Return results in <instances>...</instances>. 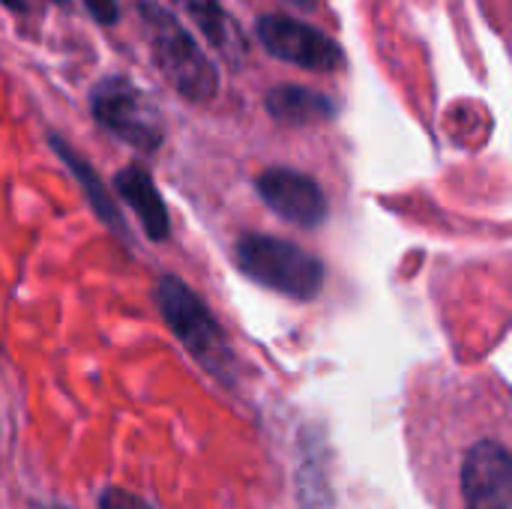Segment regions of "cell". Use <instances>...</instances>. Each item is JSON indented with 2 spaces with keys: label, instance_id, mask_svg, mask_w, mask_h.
I'll return each instance as SVG.
<instances>
[{
  "label": "cell",
  "instance_id": "1",
  "mask_svg": "<svg viewBox=\"0 0 512 509\" xmlns=\"http://www.w3.org/2000/svg\"><path fill=\"white\" fill-rule=\"evenodd\" d=\"M138 15L153 63L162 72V78L186 102H210L219 90V69L201 51L192 33L180 24V18L153 0H141Z\"/></svg>",
  "mask_w": 512,
  "mask_h": 509
},
{
  "label": "cell",
  "instance_id": "2",
  "mask_svg": "<svg viewBox=\"0 0 512 509\" xmlns=\"http://www.w3.org/2000/svg\"><path fill=\"white\" fill-rule=\"evenodd\" d=\"M156 303L171 327V333L180 339V345L192 354L195 363H201L216 381L234 384L237 378V357L228 345L225 330L207 309V303L177 276H162L156 285Z\"/></svg>",
  "mask_w": 512,
  "mask_h": 509
},
{
  "label": "cell",
  "instance_id": "3",
  "mask_svg": "<svg viewBox=\"0 0 512 509\" xmlns=\"http://www.w3.org/2000/svg\"><path fill=\"white\" fill-rule=\"evenodd\" d=\"M234 261L261 288L282 297L309 303L324 288V264L297 243L270 234H240L234 243Z\"/></svg>",
  "mask_w": 512,
  "mask_h": 509
},
{
  "label": "cell",
  "instance_id": "4",
  "mask_svg": "<svg viewBox=\"0 0 512 509\" xmlns=\"http://www.w3.org/2000/svg\"><path fill=\"white\" fill-rule=\"evenodd\" d=\"M90 111L102 129L141 153H156L165 138L162 111L126 75L102 78L90 93Z\"/></svg>",
  "mask_w": 512,
  "mask_h": 509
},
{
  "label": "cell",
  "instance_id": "5",
  "mask_svg": "<svg viewBox=\"0 0 512 509\" xmlns=\"http://www.w3.org/2000/svg\"><path fill=\"white\" fill-rule=\"evenodd\" d=\"M258 42L276 60L312 69V72H336L345 63V51L318 27L288 18V15H261L255 24Z\"/></svg>",
  "mask_w": 512,
  "mask_h": 509
},
{
  "label": "cell",
  "instance_id": "6",
  "mask_svg": "<svg viewBox=\"0 0 512 509\" xmlns=\"http://www.w3.org/2000/svg\"><path fill=\"white\" fill-rule=\"evenodd\" d=\"M255 189L261 201L285 222L300 228H318L327 219V195L324 189L303 171L294 168H267Z\"/></svg>",
  "mask_w": 512,
  "mask_h": 509
},
{
  "label": "cell",
  "instance_id": "7",
  "mask_svg": "<svg viewBox=\"0 0 512 509\" xmlns=\"http://www.w3.org/2000/svg\"><path fill=\"white\" fill-rule=\"evenodd\" d=\"M462 501L465 509L512 507V459L504 444L477 441L462 462Z\"/></svg>",
  "mask_w": 512,
  "mask_h": 509
},
{
  "label": "cell",
  "instance_id": "8",
  "mask_svg": "<svg viewBox=\"0 0 512 509\" xmlns=\"http://www.w3.org/2000/svg\"><path fill=\"white\" fill-rule=\"evenodd\" d=\"M114 192L132 207V213L138 216L144 234L153 240V243H162L171 237V222H168V207L153 183V177L138 168V165H129L123 171H117L114 177Z\"/></svg>",
  "mask_w": 512,
  "mask_h": 509
},
{
  "label": "cell",
  "instance_id": "9",
  "mask_svg": "<svg viewBox=\"0 0 512 509\" xmlns=\"http://www.w3.org/2000/svg\"><path fill=\"white\" fill-rule=\"evenodd\" d=\"M264 108L282 126H318L339 114V105L327 93L300 84L273 87L264 99Z\"/></svg>",
  "mask_w": 512,
  "mask_h": 509
},
{
  "label": "cell",
  "instance_id": "10",
  "mask_svg": "<svg viewBox=\"0 0 512 509\" xmlns=\"http://www.w3.org/2000/svg\"><path fill=\"white\" fill-rule=\"evenodd\" d=\"M177 9L201 30V36L225 57L240 60L246 54V39L240 24L222 9L219 0H174Z\"/></svg>",
  "mask_w": 512,
  "mask_h": 509
},
{
  "label": "cell",
  "instance_id": "11",
  "mask_svg": "<svg viewBox=\"0 0 512 509\" xmlns=\"http://www.w3.org/2000/svg\"><path fill=\"white\" fill-rule=\"evenodd\" d=\"M51 147H54V153L66 162V168L75 174V180L81 183V189H84V195H87V201H90V207L96 210V216L108 225V228H114L120 237H126V225H123V216H120V210H117V204H114V198L105 192V183L96 177V171L90 168V162L84 159V156H78L60 135H51Z\"/></svg>",
  "mask_w": 512,
  "mask_h": 509
},
{
  "label": "cell",
  "instance_id": "12",
  "mask_svg": "<svg viewBox=\"0 0 512 509\" xmlns=\"http://www.w3.org/2000/svg\"><path fill=\"white\" fill-rule=\"evenodd\" d=\"M294 483H297L294 492H297L300 509H333L336 504V495H333V486L327 477V465L306 444H303V462L294 474Z\"/></svg>",
  "mask_w": 512,
  "mask_h": 509
},
{
  "label": "cell",
  "instance_id": "13",
  "mask_svg": "<svg viewBox=\"0 0 512 509\" xmlns=\"http://www.w3.org/2000/svg\"><path fill=\"white\" fill-rule=\"evenodd\" d=\"M99 509H153L144 498L120 489V486H108L102 495H99Z\"/></svg>",
  "mask_w": 512,
  "mask_h": 509
},
{
  "label": "cell",
  "instance_id": "14",
  "mask_svg": "<svg viewBox=\"0 0 512 509\" xmlns=\"http://www.w3.org/2000/svg\"><path fill=\"white\" fill-rule=\"evenodd\" d=\"M87 6V12L99 21V24H114L120 18V6L117 0H81Z\"/></svg>",
  "mask_w": 512,
  "mask_h": 509
},
{
  "label": "cell",
  "instance_id": "15",
  "mask_svg": "<svg viewBox=\"0 0 512 509\" xmlns=\"http://www.w3.org/2000/svg\"><path fill=\"white\" fill-rule=\"evenodd\" d=\"M0 3L12 12H27V0H0Z\"/></svg>",
  "mask_w": 512,
  "mask_h": 509
},
{
  "label": "cell",
  "instance_id": "16",
  "mask_svg": "<svg viewBox=\"0 0 512 509\" xmlns=\"http://www.w3.org/2000/svg\"><path fill=\"white\" fill-rule=\"evenodd\" d=\"M297 9H318V0H288Z\"/></svg>",
  "mask_w": 512,
  "mask_h": 509
}]
</instances>
